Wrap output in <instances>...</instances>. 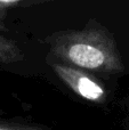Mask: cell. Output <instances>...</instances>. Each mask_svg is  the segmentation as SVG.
Returning <instances> with one entry per match:
<instances>
[{"instance_id": "6da1fadb", "label": "cell", "mask_w": 129, "mask_h": 130, "mask_svg": "<svg viewBox=\"0 0 129 130\" xmlns=\"http://www.w3.org/2000/svg\"><path fill=\"white\" fill-rule=\"evenodd\" d=\"M50 43L58 58L80 69L101 73L122 70L116 42L103 26L93 24L79 31L61 32Z\"/></svg>"}, {"instance_id": "7a4b0ae2", "label": "cell", "mask_w": 129, "mask_h": 130, "mask_svg": "<svg viewBox=\"0 0 129 130\" xmlns=\"http://www.w3.org/2000/svg\"><path fill=\"white\" fill-rule=\"evenodd\" d=\"M58 78L80 97L90 102H101L105 98V90L88 73L69 65H54Z\"/></svg>"}, {"instance_id": "3957f363", "label": "cell", "mask_w": 129, "mask_h": 130, "mask_svg": "<svg viewBox=\"0 0 129 130\" xmlns=\"http://www.w3.org/2000/svg\"><path fill=\"white\" fill-rule=\"evenodd\" d=\"M24 58L23 52L13 40L0 37V63L13 64Z\"/></svg>"}, {"instance_id": "277c9868", "label": "cell", "mask_w": 129, "mask_h": 130, "mask_svg": "<svg viewBox=\"0 0 129 130\" xmlns=\"http://www.w3.org/2000/svg\"><path fill=\"white\" fill-rule=\"evenodd\" d=\"M0 130H47V129H43V128H41V127H34V126L0 123Z\"/></svg>"}]
</instances>
